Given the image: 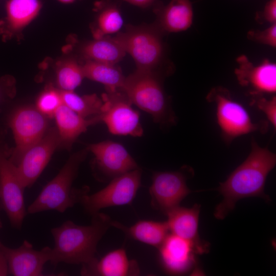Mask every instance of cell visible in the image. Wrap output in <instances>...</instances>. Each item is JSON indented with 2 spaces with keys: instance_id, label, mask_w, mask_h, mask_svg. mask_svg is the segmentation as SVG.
Segmentation results:
<instances>
[{
  "instance_id": "3957f363",
  "label": "cell",
  "mask_w": 276,
  "mask_h": 276,
  "mask_svg": "<svg viewBox=\"0 0 276 276\" xmlns=\"http://www.w3.org/2000/svg\"><path fill=\"white\" fill-rule=\"evenodd\" d=\"M88 151L86 147L72 154L56 176L44 186L29 205L27 213L35 214L49 210L64 213L80 203L82 196L88 193V188L76 189L72 185Z\"/></svg>"
},
{
  "instance_id": "d6a6232c",
  "label": "cell",
  "mask_w": 276,
  "mask_h": 276,
  "mask_svg": "<svg viewBox=\"0 0 276 276\" xmlns=\"http://www.w3.org/2000/svg\"><path fill=\"white\" fill-rule=\"evenodd\" d=\"M11 151L8 150L6 143L4 141L3 133L0 130V161L5 157H9Z\"/></svg>"
},
{
  "instance_id": "5bb4252c",
  "label": "cell",
  "mask_w": 276,
  "mask_h": 276,
  "mask_svg": "<svg viewBox=\"0 0 276 276\" xmlns=\"http://www.w3.org/2000/svg\"><path fill=\"white\" fill-rule=\"evenodd\" d=\"M235 73L239 84L250 89L252 96L274 94L276 92V64L264 60L258 65L251 63L244 55L237 60Z\"/></svg>"
},
{
  "instance_id": "8d00e7d4",
  "label": "cell",
  "mask_w": 276,
  "mask_h": 276,
  "mask_svg": "<svg viewBox=\"0 0 276 276\" xmlns=\"http://www.w3.org/2000/svg\"><path fill=\"white\" fill-rule=\"evenodd\" d=\"M1 209V206H0V210ZM2 227V221H1V218H0V228ZM3 244L1 242V241H0V248L1 247V246H2Z\"/></svg>"
},
{
  "instance_id": "1f68e13d",
  "label": "cell",
  "mask_w": 276,
  "mask_h": 276,
  "mask_svg": "<svg viewBox=\"0 0 276 276\" xmlns=\"http://www.w3.org/2000/svg\"><path fill=\"white\" fill-rule=\"evenodd\" d=\"M263 15L270 24L276 23V0H269L266 4Z\"/></svg>"
},
{
  "instance_id": "7a4b0ae2",
  "label": "cell",
  "mask_w": 276,
  "mask_h": 276,
  "mask_svg": "<svg viewBox=\"0 0 276 276\" xmlns=\"http://www.w3.org/2000/svg\"><path fill=\"white\" fill-rule=\"evenodd\" d=\"M92 216L90 224L80 225L71 220L51 229L54 240L50 262L54 266L60 263L87 264L94 260L100 240L109 227L112 220L98 212Z\"/></svg>"
},
{
  "instance_id": "30bf717a",
  "label": "cell",
  "mask_w": 276,
  "mask_h": 276,
  "mask_svg": "<svg viewBox=\"0 0 276 276\" xmlns=\"http://www.w3.org/2000/svg\"><path fill=\"white\" fill-rule=\"evenodd\" d=\"M192 172L187 167L175 171L153 172L149 188L153 208L167 215L179 206L181 201L192 192L187 185Z\"/></svg>"
},
{
  "instance_id": "ba28073f",
  "label": "cell",
  "mask_w": 276,
  "mask_h": 276,
  "mask_svg": "<svg viewBox=\"0 0 276 276\" xmlns=\"http://www.w3.org/2000/svg\"><path fill=\"white\" fill-rule=\"evenodd\" d=\"M141 177L139 168L116 177L100 191L84 194L80 203L91 216L103 209L130 204L141 186Z\"/></svg>"
},
{
  "instance_id": "cb8c5ba5",
  "label": "cell",
  "mask_w": 276,
  "mask_h": 276,
  "mask_svg": "<svg viewBox=\"0 0 276 276\" xmlns=\"http://www.w3.org/2000/svg\"><path fill=\"white\" fill-rule=\"evenodd\" d=\"M82 67L84 78L102 84L106 91H114L122 88L125 77L116 64L85 60Z\"/></svg>"
},
{
  "instance_id": "8fae6325",
  "label": "cell",
  "mask_w": 276,
  "mask_h": 276,
  "mask_svg": "<svg viewBox=\"0 0 276 276\" xmlns=\"http://www.w3.org/2000/svg\"><path fill=\"white\" fill-rule=\"evenodd\" d=\"M94 155V172L102 181L114 178L139 168L136 162L122 144L110 140L89 145Z\"/></svg>"
},
{
  "instance_id": "6da1fadb",
  "label": "cell",
  "mask_w": 276,
  "mask_h": 276,
  "mask_svg": "<svg viewBox=\"0 0 276 276\" xmlns=\"http://www.w3.org/2000/svg\"><path fill=\"white\" fill-rule=\"evenodd\" d=\"M251 146V151L246 159L225 181L220 183L217 189L223 196L222 201L216 206L214 213L218 219H223L240 199L260 197L270 200L264 193V188L267 177L276 164V155L267 148L260 147L254 139Z\"/></svg>"
},
{
  "instance_id": "d4e9b609",
  "label": "cell",
  "mask_w": 276,
  "mask_h": 276,
  "mask_svg": "<svg viewBox=\"0 0 276 276\" xmlns=\"http://www.w3.org/2000/svg\"><path fill=\"white\" fill-rule=\"evenodd\" d=\"M96 19L92 27L95 39L117 33L122 28L123 19L118 6L109 0L97 3Z\"/></svg>"
},
{
  "instance_id": "d6986e66",
  "label": "cell",
  "mask_w": 276,
  "mask_h": 276,
  "mask_svg": "<svg viewBox=\"0 0 276 276\" xmlns=\"http://www.w3.org/2000/svg\"><path fill=\"white\" fill-rule=\"evenodd\" d=\"M40 0H8L6 16L0 20V34L7 39L17 34L39 14Z\"/></svg>"
},
{
  "instance_id": "277c9868",
  "label": "cell",
  "mask_w": 276,
  "mask_h": 276,
  "mask_svg": "<svg viewBox=\"0 0 276 276\" xmlns=\"http://www.w3.org/2000/svg\"><path fill=\"white\" fill-rule=\"evenodd\" d=\"M121 89L132 104L150 114L160 126L175 124L176 116L155 72L136 69L125 77Z\"/></svg>"
},
{
  "instance_id": "8992f818",
  "label": "cell",
  "mask_w": 276,
  "mask_h": 276,
  "mask_svg": "<svg viewBox=\"0 0 276 276\" xmlns=\"http://www.w3.org/2000/svg\"><path fill=\"white\" fill-rule=\"evenodd\" d=\"M114 37L126 53L132 57L136 69L155 72L164 51L162 39L156 31L148 27L129 26Z\"/></svg>"
},
{
  "instance_id": "9c48e42d",
  "label": "cell",
  "mask_w": 276,
  "mask_h": 276,
  "mask_svg": "<svg viewBox=\"0 0 276 276\" xmlns=\"http://www.w3.org/2000/svg\"><path fill=\"white\" fill-rule=\"evenodd\" d=\"M103 101L101 122L104 123L112 134L140 137L143 128L139 112L132 106V103L121 89L106 91L102 95Z\"/></svg>"
},
{
  "instance_id": "5b68a950",
  "label": "cell",
  "mask_w": 276,
  "mask_h": 276,
  "mask_svg": "<svg viewBox=\"0 0 276 276\" xmlns=\"http://www.w3.org/2000/svg\"><path fill=\"white\" fill-rule=\"evenodd\" d=\"M206 99L215 105L217 122L226 143L229 144L235 139L243 135L267 130V122L254 123L246 108L234 100L226 88H212Z\"/></svg>"
},
{
  "instance_id": "2e32d148",
  "label": "cell",
  "mask_w": 276,
  "mask_h": 276,
  "mask_svg": "<svg viewBox=\"0 0 276 276\" xmlns=\"http://www.w3.org/2000/svg\"><path fill=\"white\" fill-rule=\"evenodd\" d=\"M200 205L195 204L192 208L180 206L170 211L166 221L171 234L189 242L196 254L208 253L209 243L201 240L198 233Z\"/></svg>"
},
{
  "instance_id": "44dd1931",
  "label": "cell",
  "mask_w": 276,
  "mask_h": 276,
  "mask_svg": "<svg viewBox=\"0 0 276 276\" xmlns=\"http://www.w3.org/2000/svg\"><path fill=\"white\" fill-rule=\"evenodd\" d=\"M155 10L159 27L166 32L184 31L192 24L193 11L190 0H171Z\"/></svg>"
},
{
  "instance_id": "f1b7e54d",
  "label": "cell",
  "mask_w": 276,
  "mask_h": 276,
  "mask_svg": "<svg viewBox=\"0 0 276 276\" xmlns=\"http://www.w3.org/2000/svg\"><path fill=\"white\" fill-rule=\"evenodd\" d=\"M251 105L261 110L266 116L267 120L276 129V97L272 96L270 99L261 96H252Z\"/></svg>"
},
{
  "instance_id": "484cf974",
  "label": "cell",
  "mask_w": 276,
  "mask_h": 276,
  "mask_svg": "<svg viewBox=\"0 0 276 276\" xmlns=\"http://www.w3.org/2000/svg\"><path fill=\"white\" fill-rule=\"evenodd\" d=\"M64 104L85 119L99 117L102 113L103 101L96 94L80 96L74 91L61 90Z\"/></svg>"
},
{
  "instance_id": "4316f807",
  "label": "cell",
  "mask_w": 276,
  "mask_h": 276,
  "mask_svg": "<svg viewBox=\"0 0 276 276\" xmlns=\"http://www.w3.org/2000/svg\"><path fill=\"white\" fill-rule=\"evenodd\" d=\"M84 76L82 64L72 59H65L57 65L56 80L58 89L63 91H74L79 86Z\"/></svg>"
},
{
  "instance_id": "d590c367",
  "label": "cell",
  "mask_w": 276,
  "mask_h": 276,
  "mask_svg": "<svg viewBox=\"0 0 276 276\" xmlns=\"http://www.w3.org/2000/svg\"><path fill=\"white\" fill-rule=\"evenodd\" d=\"M57 1H58L59 2H60L61 3L67 4H71L77 1H79V0H57Z\"/></svg>"
},
{
  "instance_id": "7402d4cb",
  "label": "cell",
  "mask_w": 276,
  "mask_h": 276,
  "mask_svg": "<svg viewBox=\"0 0 276 276\" xmlns=\"http://www.w3.org/2000/svg\"><path fill=\"white\" fill-rule=\"evenodd\" d=\"M112 227L121 229L131 239L157 248L161 245L169 232L166 221L147 220L139 221L130 227L112 220Z\"/></svg>"
},
{
  "instance_id": "e575fe53",
  "label": "cell",
  "mask_w": 276,
  "mask_h": 276,
  "mask_svg": "<svg viewBox=\"0 0 276 276\" xmlns=\"http://www.w3.org/2000/svg\"><path fill=\"white\" fill-rule=\"evenodd\" d=\"M132 5L141 7L146 8L154 3L155 0H123Z\"/></svg>"
},
{
  "instance_id": "f546056e",
  "label": "cell",
  "mask_w": 276,
  "mask_h": 276,
  "mask_svg": "<svg viewBox=\"0 0 276 276\" xmlns=\"http://www.w3.org/2000/svg\"><path fill=\"white\" fill-rule=\"evenodd\" d=\"M248 38L255 41L272 48L276 47V23L262 31H249Z\"/></svg>"
},
{
  "instance_id": "e0dca14e",
  "label": "cell",
  "mask_w": 276,
  "mask_h": 276,
  "mask_svg": "<svg viewBox=\"0 0 276 276\" xmlns=\"http://www.w3.org/2000/svg\"><path fill=\"white\" fill-rule=\"evenodd\" d=\"M158 248L160 263L169 273H187L195 264L196 253L192 244L174 234H169Z\"/></svg>"
},
{
  "instance_id": "9a60e30c",
  "label": "cell",
  "mask_w": 276,
  "mask_h": 276,
  "mask_svg": "<svg viewBox=\"0 0 276 276\" xmlns=\"http://www.w3.org/2000/svg\"><path fill=\"white\" fill-rule=\"evenodd\" d=\"M1 249L7 260L9 273L15 276L42 275L43 266L50 261L52 251L48 246L39 250L34 249L27 240L18 248H9L3 244Z\"/></svg>"
},
{
  "instance_id": "83f0119b",
  "label": "cell",
  "mask_w": 276,
  "mask_h": 276,
  "mask_svg": "<svg viewBox=\"0 0 276 276\" xmlns=\"http://www.w3.org/2000/svg\"><path fill=\"white\" fill-rule=\"evenodd\" d=\"M62 104L61 90L49 85L38 96L35 107L48 118H52Z\"/></svg>"
},
{
  "instance_id": "603a6c76",
  "label": "cell",
  "mask_w": 276,
  "mask_h": 276,
  "mask_svg": "<svg viewBox=\"0 0 276 276\" xmlns=\"http://www.w3.org/2000/svg\"><path fill=\"white\" fill-rule=\"evenodd\" d=\"M81 52L85 60L116 64L126 52L114 37L106 36L84 43Z\"/></svg>"
},
{
  "instance_id": "ffe728a7",
  "label": "cell",
  "mask_w": 276,
  "mask_h": 276,
  "mask_svg": "<svg viewBox=\"0 0 276 276\" xmlns=\"http://www.w3.org/2000/svg\"><path fill=\"white\" fill-rule=\"evenodd\" d=\"M60 139V146L70 149L77 137L88 127L101 123L99 117L85 119L62 104L54 117Z\"/></svg>"
},
{
  "instance_id": "ac0fdd59",
  "label": "cell",
  "mask_w": 276,
  "mask_h": 276,
  "mask_svg": "<svg viewBox=\"0 0 276 276\" xmlns=\"http://www.w3.org/2000/svg\"><path fill=\"white\" fill-rule=\"evenodd\" d=\"M140 273L138 264L128 259L125 250L118 248L112 250L100 260L96 258L91 262L82 265L83 275L127 276Z\"/></svg>"
},
{
  "instance_id": "52a82bcc",
  "label": "cell",
  "mask_w": 276,
  "mask_h": 276,
  "mask_svg": "<svg viewBox=\"0 0 276 276\" xmlns=\"http://www.w3.org/2000/svg\"><path fill=\"white\" fill-rule=\"evenodd\" d=\"M48 119L31 105L20 106L11 113L8 123L15 147L8 159L12 164L16 166L24 153L43 136L49 128Z\"/></svg>"
},
{
  "instance_id": "4dcf8cb0",
  "label": "cell",
  "mask_w": 276,
  "mask_h": 276,
  "mask_svg": "<svg viewBox=\"0 0 276 276\" xmlns=\"http://www.w3.org/2000/svg\"><path fill=\"white\" fill-rule=\"evenodd\" d=\"M14 90V82L10 77L0 78V103L12 97Z\"/></svg>"
},
{
  "instance_id": "4fadbf2b",
  "label": "cell",
  "mask_w": 276,
  "mask_h": 276,
  "mask_svg": "<svg viewBox=\"0 0 276 276\" xmlns=\"http://www.w3.org/2000/svg\"><path fill=\"white\" fill-rule=\"evenodd\" d=\"M60 144L56 127H49L43 136L24 153L14 166L25 188H30L34 184Z\"/></svg>"
},
{
  "instance_id": "836d02e7",
  "label": "cell",
  "mask_w": 276,
  "mask_h": 276,
  "mask_svg": "<svg viewBox=\"0 0 276 276\" xmlns=\"http://www.w3.org/2000/svg\"><path fill=\"white\" fill-rule=\"evenodd\" d=\"M8 273L9 272L7 260L0 248V276L7 275Z\"/></svg>"
},
{
  "instance_id": "7c38bea8",
  "label": "cell",
  "mask_w": 276,
  "mask_h": 276,
  "mask_svg": "<svg viewBox=\"0 0 276 276\" xmlns=\"http://www.w3.org/2000/svg\"><path fill=\"white\" fill-rule=\"evenodd\" d=\"M26 188L18 177L15 166L5 157L0 161V206L11 225L20 229L27 214L25 201Z\"/></svg>"
}]
</instances>
